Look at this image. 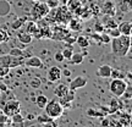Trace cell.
Here are the masks:
<instances>
[{
    "mask_svg": "<svg viewBox=\"0 0 132 127\" xmlns=\"http://www.w3.org/2000/svg\"><path fill=\"white\" fill-rule=\"evenodd\" d=\"M111 53L116 57H125L131 49V36L120 34L116 38H111Z\"/></svg>",
    "mask_w": 132,
    "mask_h": 127,
    "instance_id": "1",
    "label": "cell"
},
{
    "mask_svg": "<svg viewBox=\"0 0 132 127\" xmlns=\"http://www.w3.org/2000/svg\"><path fill=\"white\" fill-rule=\"evenodd\" d=\"M44 113L47 114L49 117H52L53 120H56L62 115L64 108L57 100H50V101L48 100L47 105L44 108Z\"/></svg>",
    "mask_w": 132,
    "mask_h": 127,
    "instance_id": "2",
    "label": "cell"
},
{
    "mask_svg": "<svg viewBox=\"0 0 132 127\" xmlns=\"http://www.w3.org/2000/svg\"><path fill=\"white\" fill-rule=\"evenodd\" d=\"M24 59L26 57L23 56H15V55H11V54L1 55L0 56V66H5V67H9V69H15V67L23 65Z\"/></svg>",
    "mask_w": 132,
    "mask_h": 127,
    "instance_id": "3",
    "label": "cell"
},
{
    "mask_svg": "<svg viewBox=\"0 0 132 127\" xmlns=\"http://www.w3.org/2000/svg\"><path fill=\"white\" fill-rule=\"evenodd\" d=\"M127 86H128V83L126 81H123V78H113V81L109 84V90H110V93L114 97L120 98L125 93Z\"/></svg>",
    "mask_w": 132,
    "mask_h": 127,
    "instance_id": "4",
    "label": "cell"
},
{
    "mask_svg": "<svg viewBox=\"0 0 132 127\" xmlns=\"http://www.w3.org/2000/svg\"><path fill=\"white\" fill-rule=\"evenodd\" d=\"M1 111H3V114H5V115L10 118L12 115H15V114L21 113V104H20V101L17 99H15V98L9 99L7 101H5V103L3 104Z\"/></svg>",
    "mask_w": 132,
    "mask_h": 127,
    "instance_id": "5",
    "label": "cell"
},
{
    "mask_svg": "<svg viewBox=\"0 0 132 127\" xmlns=\"http://www.w3.org/2000/svg\"><path fill=\"white\" fill-rule=\"evenodd\" d=\"M49 7L48 5L44 3V1H36L34 6L32 7V11H31V15H32V21H39L42 20L43 17H45L47 14L49 12Z\"/></svg>",
    "mask_w": 132,
    "mask_h": 127,
    "instance_id": "6",
    "label": "cell"
},
{
    "mask_svg": "<svg viewBox=\"0 0 132 127\" xmlns=\"http://www.w3.org/2000/svg\"><path fill=\"white\" fill-rule=\"evenodd\" d=\"M70 33V29L66 28L65 24H57V26L52 27V39H54V40H64Z\"/></svg>",
    "mask_w": 132,
    "mask_h": 127,
    "instance_id": "7",
    "label": "cell"
},
{
    "mask_svg": "<svg viewBox=\"0 0 132 127\" xmlns=\"http://www.w3.org/2000/svg\"><path fill=\"white\" fill-rule=\"evenodd\" d=\"M61 76H62V71L57 66H52L47 72V78L49 82H57V81L61 80Z\"/></svg>",
    "mask_w": 132,
    "mask_h": 127,
    "instance_id": "8",
    "label": "cell"
},
{
    "mask_svg": "<svg viewBox=\"0 0 132 127\" xmlns=\"http://www.w3.org/2000/svg\"><path fill=\"white\" fill-rule=\"evenodd\" d=\"M87 82H88L87 77H85V76H77L76 78H73V81H71L69 88L76 92L77 89H81V88L86 87V86H87Z\"/></svg>",
    "mask_w": 132,
    "mask_h": 127,
    "instance_id": "9",
    "label": "cell"
},
{
    "mask_svg": "<svg viewBox=\"0 0 132 127\" xmlns=\"http://www.w3.org/2000/svg\"><path fill=\"white\" fill-rule=\"evenodd\" d=\"M69 29H70V32H81V31H83V21L80 19V17H77V16H72V19L69 21Z\"/></svg>",
    "mask_w": 132,
    "mask_h": 127,
    "instance_id": "10",
    "label": "cell"
},
{
    "mask_svg": "<svg viewBox=\"0 0 132 127\" xmlns=\"http://www.w3.org/2000/svg\"><path fill=\"white\" fill-rule=\"evenodd\" d=\"M76 97V93L75 90L72 89H69V92L66 93L64 97L59 98V103L62 105V108H67V109H71V101H73V99Z\"/></svg>",
    "mask_w": 132,
    "mask_h": 127,
    "instance_id": "11",
    "label": "cell"
},
{
    "mask_svg": "<svg viewBox=\"0 0 132 127\" xmlns=\"http://www.w3.org/2000/svg\"><path fill=\"white\" fill-rule=\"evenodd\" d=\"M23 65H26L27 67H33V69H43V67H44V64H43L42 59L38 56L26 57Z\"/></svg>",
    "mask_w": 132,
    "mask_h": 127,
    "instance_id": "12",
    "label": "cell"
},
{
    "mask_svg": "<svg viewBox=\"0 0 132 127\" xmlns=\"http://www.w3.org/2000/svg\"><path fill=\"white\" fill-rule=\"evenodd\" d=\"M118 29L120 31V34L123 36H131L132 33V23L130 21H122L118 23Z\"/></svg>",
    "mask_w": 132,
    "mask_h": 127,
    "instance_id": "13",
    "label": "cell"
},
{
    "mask_svg": "<svg viewBox=\"0 0 132 127\" xmlns=\"http://www.w3.org/2000/svg\"><path fill=\"white\" fill-rule=\"evenodd\" d=\"M111 71H113V67L109 65H102L98 67L97 70V75L102 78H110L111 77Z\"/></svg>",
    "mask_w": 132,
    "mask_h": 127,
    "instance_id": "14",
    "label": "cell"
},
{
    "mask_svg": "<svg viewBox=\"0 0 132 127\" xmlns=\"http://www.w3.org/2000/svg\"><path fill=\"white\" fill-rule=\"evenodd\" d=\"M102 24H103L104 29H109V28H114V27H118V23L116 21L114 20L113 16H108V15H104L103 20L100 21Z\"/></svg>",
    "mask_w": 132,
    "mask_h": 127,
    "instance_id": "15",
    "label": "cell"
},
{
    "mask_svg": "<svg viewBox=\"0 0 132 127\" xmlns=\"http://www.w3.org/2000/svg\"><path fill=\"white\" fill-rule=\"evenodd\" d=\"M65 5H66V7L69 9V11H71L72 14H76L82 7L81 0H67Z\"/></svg>",
    "mask_w": 132,
    "mask_h": 127,
    "instance_id": "16",
    "label": "cell"
},
{
    "mask_svg": "<svg viewBox=\"0 0 132 127\" xmlns=\"http://www.w3.org/2000/svg\"><path fill=\"white\" fill-rule=\"evenodd\" d=\"M102 12L104 15H108V16H114L115 12H116V10H115V6H114L113 1H110V0L105 1L104 5L102 6Z\"/></svg>",
    "mask_w": 132,
    "mask_h": 127,
    "instance_id": "17",
    "label": "cell"
},
{
    "mask_svg": "<svg viewBox=\"0 0 132 127\" xmlns=\"http://www.w3.org/2000/svg\"><path fill=\"white\" fill-rule=\"evenodd\" d=\"M17 38H19V40L22 44H24V45H27V44H31L33 40V37L29 34L28 32H26V31H20V32H17Z\"/></svg>",
    "mask_w": 132,
    "mask_h": 127,
    "instance_id": "18",
    "label": "cell"
},
{
    "mask_svg": "<svg viewBox=\"0 0 132 127\" xmlns=\"http://www.w3.org/2000/svg\"><path fill=\"white\" fill-rule=\"evenodd\" d=\"M69 86L67 84H64V83H60V84H57L56 87H55V89H54V94H55V97H57V98H61V97H64V95L69 92Z\"/></svg>",
    "mask_w": 132,
    "mask_h": 127,
    "instance_id": "19",
    "label": "cell"
},
{
    "mask_svg": "<svg viewBox=\"0 0 132 127\" xmlns=\"http://www.w3.org/2000/svg\"><path fill=\"white\" fill-rule=\"evenodd\" d=\"M83 61H85V54L82 53H73L70 59V62L73 65H81Z\"/></svg>",
    "mask_w": 132,
    "mask_h": 127,
    "instance_id": "20",
    "label": "cell"
},
{
    "mask_svg": "<svg viewBox=\"0 0 132 127\" xmlns=\"http://www.w3.org/2000/svg\"><path fill=\"white\" fill-rule=\"evenodd\" d=\"M22 27H23L22 29H23V31H26V32H28L32 37H33V34L38 31V26L34 23V21H28V22L26 23V26L23 24Z\"/></svg>",
    "mask_w": 132,
    "mask_h": 127,
    "instance_id": "21",
    "label": "cell"
},
{
    "mask_svg": "<svg viewBox=\"0 0 132 127\" xmlns=\"http://www.w3.org/2000/svg\"><path fill=\"white\" fill-rule=\"evenodd\" d=\"M76 43L82 49H86V48L89 47V39H88L87 36H78V37L76 38Z\"/></svg>",
    "mask_w": 132,
    "mask_h": 127,
    "instance_id": "22",
    "label": "cell"
},
{
    "mask_svg": "<svg viewBox=\"0 0 132 127\" xmlns=\"http://www.w3.org/2000/svg\"><path fill=\"white\" fill-rule=\"evenodd\" d=\"M109 110H110V114L111 113H116L120 108H122V103L119 100V98L116 97V98H114L111 101H110V105H109Z\"/></svg>",
    "mask_w": 132,
    "mask_h": 127,
    "instance_id": "23",
    "label": "cell"
},
{
    "mask_svg": "<svg viewBox=\"0 0 132 127\" xmlns=\"http://www.w3.org/2000/svg\"><path fill=\"white\" fill-rule=\"evenodd\" d=\"M47 103H48L47 95L40 94V95H38L37 98H36V105H37L39 109H44L45 108V105H47Z\"/></svg>",
    "mask_w": 132,
    "mask_h": 127,
    "instance_id": "24",
    "label": "cell"
},
{
    "mask_svg": "<svg viewBox=\"0 0 132 127\" xmlns=\"http://www.w3.org/2000/svg\"><path fill=\"white\" fill-rule=\"evenodd\" d=\"M9 54H11V55H15V56H29V54L27 52H23V50H21L20 48H12V49H10Z\"/></svg>",
    "mask_w": 132,
    "mask_h": 127,
    "instance_id": "25",
    "label": "cell"
},
{
    "mask_svg": "<svg viewBox=\"0 0 132 127\" xmlns=\"http://www.w3.org/2000/svg\"><path fill=\"white\" fill-rule=\"evenodd\" d=\"M39 125H42V123H45V122H49V121H53V118L52 117H49L47 114L45 113H43L40 114V115H38L37 116V120H36Z\"/></svg>",
    "mask_w": 132,
    "mask_h": 127,
    "instance_id": "26",
    "label": "cell"
},
{
    "mask_svg": "<svg viewBox=\"0 0 132 127\" xmlns=\"http://www.w3.org/2000/svg\"><path fill=\"white\" fill-rule=\"evenodd\" d=\"M9 33H7V31H6V28L5 27H0V44L1 43H5L9 40Z\"/></svg>",
    "mask_w": 132,
    "mask_h": 127,
    "instance_id": "27",
    "label": "cell"
},
{
    "mask_svg": "<svg viewBox=\"0 0 132 127\" xmlns=\"http://www.w3.org/2000/svg\"><path fill=\"white\" fill-rule=\"evenodd\" d=\"M61 53H62V55H64V59H65V60H70L71 56H72V54H73V49H72L70 45H67L65 49H62Z\"/></svg>",
    "mask_w": 132,
    "mask_h": 127,
    "instance_id": "28",
    "label": "cell"
},
{
    "mask_svg": "<svg viewBox=\"0 0 132 127\" xmlns=\"http://www.w3.org/2000/svg\"><path fill=\"white\" fill-rule=\"evenodd\" d=\"M130 120H131V117H130V114L126 113V114H122L121 115V118H120V123H122V126H130Z\"/></svg>",
    "mask_w": 132,
    "mask_h": 127,
    "instance_id": "29",
    "label": "cell"
},
{
    "mask_svg": "<svg viewBox=\"0 0 132 127\" xmlns=\"http://www.w3.org/2000/svg\"><path fill=\"white\" fill-rule=\"evenodd\" d=\"M26 23V19H19L16 22L11 24V28L12 29H21V27Z\"/></svg>",
    "mask_w": 132,
    "mask_h": 127,
    "instance_id": "30",
    "label": "cell"
},
{
    "mask_svg": "<svg viewBox=\"0 0 132 127\" xmlns=\"http://www.w3.org/2000/svg\"><path fill=\"white\" fill-rule=\"evenodd\" d=\"M99 39H100V43H104V44H108L111 40V38H110L108 33H103V32L99 33Z\"/></svg>",
    "mask_w": 132,
    "mask_h": 127,
    "instance_id": "31",
    "label": "cell"
},
{
    "mask_svg": "<svg viewBox=\"0 0 132 127\" xmlns=\"http://www.w3.org/2000/svg\"><path fill=\"white\" fill-rule=\"evenodd\" d=\"M106 33H108L110 38H116L120 36V31L118 29V27H114V28H109L106 29Z\"/></svg>",
    "mask_w": 132,
    "mask_h": 127,
    "instance_id": "32",
    "label": "cell"
},
{
    "mask_svg": "<svg viewBox=\"0 0 132 127\" xmlns=\"http://www.w3.org/2000/svg\"><path fill=\"white\" fill-rule=\"evenodd\" d=\"M44 3L48 5L49 9H55L60 5V1L59 0H44Z\"/></svg>",
    "mask_w": 132,
    "mask_h": 127,
    "instance_id": "33",
    "label": "cell"
},
{
    "mask_svg": "<svg viewBox=\"0 0 132 127\" xmlns=\"http://www.w3.org/2000/svg\"><path fill=\"white\" fill-rule=\"evenodd\" d=\"M10 70L11 69H9V67H5V66H0V80H3V78H5L6 76L10 73Z\"/></svg>",
    "mask_w": 132,
    "mask_h": 127,
    "instance_id": "34",
    "label": "cell"
},
{
    "mask_svg": "<svg viewBox=\"0 0 132 127\" xmlns=\"http://www.w3.org/2000/svg\"><path fill=\"white\" fill-rule=\"evenodd\" d=\"M10 118H11V122H23L24 121V117H22V115H21L20 113L12 115Z\"/></svg>",
    "mask_w": 132,
    "mask_h": 127,
    "instance_id": "35",
    "label": "cell"
},
{
    "mask_svg": "<svg viewBox=\"0 0 132 127\" xmlns=\"http://www.w3.org/2000/svg\"><path fill=\"white\" fill-rule=\"evenodd\" d=\"M111 77H113V78H123V75L121 71L113 69V71H111Z\"/></svg>",
    "mask_w": 132,
    "mask_h": 127,
    "instance_id": "36",
    "label": "cell"
},
{
    "mask_svg": "<svg viewBox=\"0 0 132 127\" xmlns=\"http://www.w3.org/2000/svg\"><path fill=\"white\" fill-rule=\"evenodd\" d=\"M54 59H55L57 62H62L64 60H65V59H64V55H62V53H61V50H59V52L55 53V55H54Z\"/></svg>",
    "mask_w": 132,
    "mask_h": 127,
    "instance_id": "37",
    "label": "cell"
},
{
    "mask_svg": "<svg viewBox=\"0 0 132 127\" xmlns=\"http://www.w3.org/2000/svg\"><path fill=\"white\" fill-rule=\"evenodd\" d=\"M87 114H88L89 116H98V117H100V116H104V115H105L104 113H98V111H95V110H88V111H87Z\"/></svg>",
    "mask_w": 132,
    "mask_h": 127,
    "instance_id": "38",
    "label": "cell"
},
{
    "mask_svg": "<svg viewBox=\"0 0 132 127\" xmlns=\"http://www.w3.org/2000/svg\"><path fill=\"white\" fill-rule=\"evenodd\" d=\"M104 31V27L103 24H102V22L100 21H97V23H95V32L97 33H100Z\"/></svg>",
    "mask_w": 132,
    "mask_h": 127,
    "instance_id": "39",
    "label": "cell"
},
{
    "mask_svg": "<svg viewBox=\"0 0 132 127\" xmlns=\"http://www.w3.org/2000/svg\"><path fill=\"white\" fill-rule=\"evenodd\" d=\"M40 126H42V127H57V125L54 122V120H53V121H49V122L42 123Z\"/></svg>",
    "mask_w": 132,
    "mask_h": 127,
    "instance_id": "40",
    "label": "cell"
},
{
    "mask_svg": "<svg viewBox=\"0 0 132 127\" xmlns=\"http://www.w3.org/2000/svg\"><path fill=\"white\" fill-rule=\"evenodd\" d=\"M11 126L12 127H26V123L23 122H11Z\"/></svg>",
    "mask_w": 132,
    "mask_h": 127,
    "instance_id": "41",
    "label": "cell"
},
{
    "mask_svg": "<svg viewBox=\"0 0 132 127\" xmlns=\"http://www.w3.org/2000/svg\"><path fill=\"white\" fill-rule=\"evenodd\" d=\"M31 84L34 86V88H36V87H38V86L40 84V82H39V80H38V78H36V82H34V81H32V82H31Z\"/></svg>",
    "mask_w": 132,
    "mask_h": 127,
    "instance_id": "42",
    "label": "cell"
},
{
    "mask_svg": "<svg viewBox=\"0 0 132 127\" xmlns=\"http://www.w3.org/2000/svg\"><path fill=\"white\" fill-rule=\"evenodd\" d=\"M64 76H66V77L71 76V71L70 70H64Z\"/></svg>",
    "mask_w": 132,
    "mask_h": 127,
    "instance_id": "43",
    "label": "cell"
},
{
    "mask_svg": "<svg viewBox=\"0 0 132 127\" xmlns=\"http://www.w3.org/2000/svg\"><path fill=\"white\" fill-rule=\"evenodd\" d=\"M29 127H42V126H40V125L37 122L36 125H34V123H31V126H29Z\"/></svg>",
    "mask_w": 132,
    "mask_h": 127,
    "instance_id": "44",
    "label": "cell"
},
{
    "mask_svg": "<svg viewBox=\"0 0 132 127\" xmlns=\"http://www.w3.org/2000/svg\"><path fill=\"white\" fill-rule=\"evenodd\" d=\"M3 127H12V126H11V122H10V123H6V122H5L4 125H3Z\"/></svg>",
    "mask_w": 132,
    "mask_h": 127,
    "instance_id": "45",
    "label": "cell"
},
{
    "mask_svg": "<svg viewBox=\"0 0 132 127\" xmlns=\"http://www.w3.org/2000/svg\"><path fill=\"white\" fill-rule=\"evenodd\" d=\"M59 1H62L64 4H66V1H67V0H59Z\"/></svg>",
    "mask_w": 132,
    "mask_h": 127,
    "instance_id": "46",
    "label": "cell"
},
{
    "mask_svg": "<svg viewBox=\"0 0 132 127\" xmlns=\"http://www.w3.org/2000/svg\"><path fill=\"white\" fill-rule=\"evenodd\" d=\"M32 1H34V3H36V1H40V0H32Z\"/></svg>",
    "mask_w": 132,
    "mask_h": 127,
    "instance_id": "47",
    "label": "cell"
},
{
    "mask_svg": "<svg viewBox=\"0 0 132 127\" xmlns=\"http://www.w3.org/2000/svg\"><path fill=\"white\" fill-rule=\"evenodd\" d=\"M0 94H1V88H0Z\"/></svg>",
    "mask_w": 132,
    "mask_h": 127,
    "instance_id": "48",
    "label": "cell"
},
{
    "mask_svg": "<svg viewBox=\"0 0 132 127\" xmlns=\"http://www.w3.org/2000/svg\"><path fill=\"white\" fill-rule=\"evenodd\" d=\"M0 114H1V108H0Z\"/></svg>",
    "mask_w": 132,
    "mask_h": 127,
    "instance_id": "49",
    "label": "cell"
}]
</instances>
